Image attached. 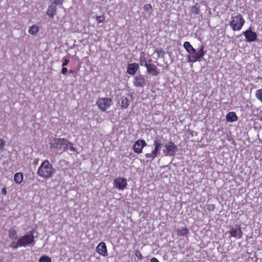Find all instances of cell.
Here are the masks:
<instances>
[{"label":"cell","mask_w":262,"mask_h":262,"mask_svg":"<svg viewBox=\"0 0 262 262\" xmlns=\"http://www.w3.org/2000/svg\"><path fill=\"white\" fill-rule=\"evenodd\" d=\"M49 145L50 150L62 151V153L68 151L73 152H79L77 148L74 146V144L65 138L54 137L50 141Z\"/></svg>","instance_id":"1"},{"label":"cell","mask_w":262,"mask_h":262,"mask_svg":"<svg viewBox=\"0 0 262 262\" xmlns=\"http://www.w3.org/2000/svg\"><path fill=\"white\" fill-rule=\"evenodd\" d=\"M69 63V59L68 58H65L62 62V67H65L66 66H67Z\"/></svg>","instance_id":"33"},{"label":"cell","mask_w":262,"mask_h":262,"mask_svg":"<svg viewBox=\"0 0 262 262\" xmlns=\"http://www.w3.org/2000/svg\"><path fill=\"white\" fill-rule=\"evenodd\" d=\"M14 180L15 183L16 184L19 185L22 183L24 180V174L22 172H17L15 174L14 176Z\"/></svg>","instance_id":"21"},{"label":"cell","mask_w":262,"mask_h":262,"mask_svg":"<svg viewBox=\"0 0 262 262\" xmlns=\"http://www.w3.org/2000/svg\"><path fill=\"white\" fill-rule=\"evenodd\" d=\"M255 96L259 101L262 102V88L258 89L256 91V93H255Z\"/></svg>","instance_id":"30"},{"label":"cell","mask_w":262,"mask_h":262,"mask_svg":"<svg viewBox=\"0 0 262 262\" xmlns=\"http://www.w3.org/2000/svg\"><path fill=\"white\" fill-rule=\"evenodd\" d=\"M245 22L243 15L238 13L231 17L229 22V26L232 30L237 32L240 31L242 29Z\"/></svg>","instance_id":"6"},{"label":"cell","mask_w":262,"mask_h":262,"mask_svg":"<svg viewBox=\"0 0 262 262\" xmlns=\"http://www.w3.org/2000/svg\"><path fill=\"white\" fill-rule=\"evenodd\" d=\"M1 193L4 195H6L7 194V189L5 187H3L1 188Z\"/></svg>","instance_id":"36"},{"label":"cell","mask_w":262,"mask_h":262,"mask_svg":"<svg viewBox=\"0 0 262 262\" xmlns=\"http://www.w3.org/2000/svg\"><path fill=\"white\" fill-rule=\"evenodd\" d=\"M215 208V206L213 204H209L207 206V209L210 212L213 211Z\"/></svg>","instance_id":"34"},{"label":"cell","mask_w":262,"mask_h":262,"mask_svg":"<svg viewBox=\"0 0 262 262\" xmlns=\"http://www.w3.org/2000/svg\"><path fill=\"white\" fill-rule=\"evenodd\" d=\"M40 28L37 24H33L28 29V33L31 36H36L39 33Z\"/></svg>","instance_id":"22"},{"label":"cell","mask_w":262,"mask_h":262,"mask_svg":"<svg viewBox=\"0 0 262 262\" xmlns=\"http://www.w3.org/2000/svg\"><path fill=\"white\" fill-rule=\"evenodd\" d=\"M238 119V116H237V114L234 112H233V111L227 113L226 116V122L230 123L236 122Z\"/></svg>","instance_id":"20"},{"label":"cell","mask_w":262,"mask_h":262,"mask_svg":"<svg viewBox=\"0 0 262 262\" xmlns=\"http://www.w3.org/2000/svg\"><path fill=\"white\" fill-rule=\"evenodd\" d=\"M135 256H136L139 260L141 261L143 259V258H144L143 255H142V253H141V252L139 250L137 249V250H135Z\"/></svg>","instance_id":"31"},{"label":"cell","mask_w":262,"mask_h":262,"mask_svg":"<svg viewBox=\"0 0 262 262\" xmlns=\"http://www.w3.org/2000/svg\"><path fill=\"white\" fill-rule=\"evenodd\" d=\"M113 99L111 97H99L97 99L96 105L103 112H106L112 105Z\"/></svg>","instance_id":"7"},{"label":"cell","mask_w":262,"mask_h":262,"mask_svg":"<svg viewBox=\"0 0 262 262\" xmlns=\"http://www.w3.org/2000/svg\"><path fill=\"white\" fill-rule=\"evenodd\" d=\"M150 262H160L158 260L156 259V258H152L151 260H150Z\"/></svg>","instance_id":"38"},{"label":"cell","mask_w":262,"mask_h":262,"mask_svg":"<svg viewBox=\"0 0 262 262\" xmlns=\"http://www.w3.org/2000/svg\"><path fill=\"white\" fill-rule=\"evenodd\" d=\"M144 11L147 13H152L154 11L153 7L151 4H145L144 6Z\"/></svg>","instance_id":"28"},{"label":"cell","mask_w":262,"mask_h":262,"mask_svg":"<svg viewBox=\"0 0 262 262\" xmlns=\"http://www.w3.org/2000/svg\"><path fill=\"white\" fill-rule=\"evenodd\" d=\"M6 145V141L3 138H1V144H0V149L1 151L2 152L3 150L4 149Z\"/></svg>","instance_id":"32"},{"label":"cell","mask_w":262,"mask_h":262,"mask_svg":"<svg viewBox=\"0 0 262 262\" xmlns=\"http://www.w3.org/2000/svg\"><path fill=\"white\" fill-rule=\"evenodd\" d=\"M133 83L135 87L139 88H144L146 84L145 77L141 74H139L138 75L136 76L134 78Z\"/></svg>","instance_id":"16"},{"label":"cell","mask_w":262,"mask_h":262,"mask_svg":"<svg viewBox=\"0 0 262 262\" xmlns=\"http://www.w3.org/2000/svg\"><path fill=\"white\" fill-rule=\"evenodd\" d=\"M95 20L97 21V24H101L105 22V16L104 14L101 15H98L95 16Z\"/></svg>","instance_id":"27"},{"label":"cell","mask_w":262,"mask_h":262,"mask_svg":"<svg viewBox=\"0 0 262 262\" xmlns=\"http://www.w3.org/2000/svg\"><path fill=\"white\" fill-rule=\"evenodd\" d=\"M40 161V159L39 158H37L35 159L34 160H33V164L34 165V166L37 165L39 164V162Z\"/></svg>","instance_id":"37"},{"label":"cell","mask_w":262,"mask_h":262,"mask_svg":"<svg viewBox=\"0 0 262 262\" xmlns=\"http://www.w3.org/2000/svg\"><path fill=\"white\" fill-rule=\"evenodd\" d=\"M140 65L147 69V72L150 75L157 76L161 73L158 67L154 64L152 58L146 52H142L139 58Z\"/></svg>","instance_id":"3"},{"label":"cell","mask_w":262,"mask_h":262,"mask_svg":"<svg viewBox=\"0 0 262 262\" xmlns=\"http://www.w3.org/2000/svg\"><path fill=\"white\" fill-rule=\"evenodd\" d=\"M178 147L174 142L170 141L165 144L163 148V153L165 156L173 157L176 155Z\"/></svg>","instance_id":"8"},{"label":"cell","mask_w":262,"mask_h":262,"mask_svg":"<svg viewBox=\"0 0 262 262\" xmlns=\"http://www.w3.org/2000/svg\"><path fill=\"white\" fill-rule=\"evenodd\" d=\"M243 33L247 42L252 43L258 40V34L256 31H253L251 26H250L245 31H243Z\"/></svg>","instance_id":"11"},{"label":"cell","mask_w":262,"mask_h":262,"mask_svg":"<svg viewBox=\"0 0 262 262\" xmlns=\"http://www.w3.org/2000/svg\"><path fill=\"white\" fill-rule=\"evenodd\" d=\"M39 262H52V260L50 257L47 255H43L41 256L39 260Z\"/></svg>","instance_id":"29"},{"label":"cell","mask_w":262,"mask_h":262,"mask_svg":"<svg viewBox=\"0 0 262 262\" xmlns=\"http://www.w3.org/2000/svg\"><path fill=\"white\" fill-rule=\"evenodd\" d=\"M55 169L48 159L44 160L37 169V174L39 177L45 179L52 178L55 173Z\"/></svg>","instance_id":"4"},{"label":"cell","mask_w":262,"mask_h":262,"mask_svg":"<svg viewBox=\"0 0 262 262\" xmlns=\"http://www.w3.org/2000/svg\"><path fill=\"white\" fill-rule=\"evenodd\" d=\"M140 66V64L138 62H133L130 63L127 65V72L130 75H135L139 70Z\"/></svg>","instance_id":"17"},{"label":"cell","mask_w":262,"mask_h":262,"mask_svg":"<svg viewBox=\"0 0 262 262\" xmlns=\"http://www.w3.org/2000/svg\"><path fill=\"white\" fill-rule=\"evenodd\" d=\"M57 5L52 1L51 4L49 5L46 12V15L50 19H54V17L56 15L57 11Z\"/></svg>","instance_id":"18"},{"label":"cell","mask_w":262,"mask_h":262,"mask_svg":"<svg viewBox=\"0 0 262 262\" xmlns=\"http://www.w3.org/2000/svg\"><path fill=\"white\" fill-rule=\"evenodd\" d=\"M95 251L99 256L103 257H106L108 256L107 246L105 242H101L97 245V247L95 248Z\"/></svg>","instance_id":"15"},{"label":"cell","mask_w":262,"mask_h":262,"mask_svg":"<svg viewBox=\"0 0 262 262\" xmlns=\"http://www.w3.org/2000/svg\"><path fill=\"white\" fill-rule=\"evenodd\" d=\"M176 233L179 237H187L189 234V230L187 227H181L176 230Z\"/></svg>","instance_id":"23"},{"label":"cell","mask_w":262,"mask_h":262,"mask_svg":"<svg viewBox=\"0 0 262 262\" xmlns=\"http://www.w3.org/2000/svg\"><path fill=\"white\" fill-rule=\"evenodd\" d=\"M36 232V228H33L26 234L19 237L18 240L12 242L9 245V247L13 249H16L20 247L33 246L36 243L34 235Z\"/></svg>","instance_id":"2"},{"label":"cell","mask_w":262,"mask_h":262,"mask_svg":"<svg viewBox=\"0 0 262 262\" xmlns=\"http://www.w3.org/2000/svg\"><path fill=\"white\" fill-rule=\"evenodd\" d=\"M228 233L230 234V237L234 238L236 239H240L243 237V233L241 225L237 224L234 226H230Z\"/></svg>","instance_id":"9"},{"label":"cell","mask_w":262,"mask_h":262,"mask_svg":"<svg viewBox=\"0 0 262 262\" xmlns=\"http://www.w3.org/2000/svg\"><path fill=\"white\" fill-rule=\"evenodd\" d=\"M162 147L161 142L158 139H156L154 142V149L151 152L148 153L145 155V156L148 158H151L152 160H154L156 157L158 155L160 152V148Z\"/></svg>","instance_id":"14"},{"label":"cell","mask_w":262,"mask_h":262,"mask_svg":"<svg viewBox=\"0 0 262 262\" xmlns=\"http://www.w3.org/2000/svg\"><path fill=\"white\" fill-rule=\"evenodd\" d=\"M127 186V179L122 177H118L115 178L113 181V187L114 188L120 191H123Z\"/></svg>","instance_id":"12"},{"label":"cell","mask_w":262,"mask_h":262,"mask_svg":"<svg viewBox=\"0 0 262 262\" xmlns=\"http://www.w3.org/2000/svg\"><path fill=\"white\" fill-rule=\"evenodd\" d=\"M147 144L144 139H138L136 141L133 145L132 148L133 151L137 154H140L143 152V150L145 147H147Z\"/></svg>","instance_id":"13"},{"label":"cell","mask_w":262,"mask_h":262,"mask_svg":"<svg viewBox=\"0 0 262 262\" xmlns=\"http://www.w3.org/2000/svg\"><path fill=\"white\" fill-rule=\"evenodd\" d=\"M206 52L204 45H201L200 47L197 48L196 52L191 54H187L186 56L187 62L190 64H194L201 61L204 58Z\"/></svg>","instance_id":"5"},{"label":"cell","mask_w":262,"mask_h":262,"mask_svg":"<svg viewBox=\"0 0 262 262\" xmlns=\"http://www.w3.org/2000/svg\"><path fill=\"white\" fill-rule=\"evenodd\" d=\"M183 47L185 49V51L188 53V54H191L196 52L197 49H195L191 45L190 41H185L184 42L183 44Z\"/></svg>","instance_id":"19"},{"label":"cell","mask_w":262,"mask_h":262,"mask_svg":"<svg viewBox=\"0 0 262 262\" xmlns=\"http://www.w3.org/2000/svg\"><path fill=\"white\" fill-rule=\"evenodd\" d=\"M191 14L196 15H200L201 13V9L200 6L198 3H197L195 5H194L191 7Z\"/></svg>","instance_id":"26"},{"label":"cell","mask_w":262,"mask_h":262,"mask_svg":"<svg viewBox=\"0 0 262 262\" xmlns=\"http://www.w3.org/2000/svg\"><path fill=\"white\" fill-rule=\"evenodd\" d=\"M8 237L9 238L13 241H15L19 238V237L17 234L16 230L15 228H11L8 230Z\"/></svg>","instance_id":"25"},{"label":"cell","mask_w":262,"mask_h":262,"mask_svg":"<svg viewBox=\"0 0 262 262\" xmlns=\"http://www.w3.org/2000/svg\"><path fill=\"white\" fill-rule=\"evenodd\" d=\"M134 100L133 93H127V95H123L120 98V107L122 109L126 110L129 108Z\"/></svg>","instance_id":"10"},{"label":"cell","mask_w":262,"mask_h":262,"mask_svg":"<svg viewBox=\"0 0 262 262\" xmlns=\"http://www.w3.org/2000/svg\"><path fill=\"white\" fill-rule=\"evenodd\" d=\"M68 71V70L66 67H62V71H61V73L63 75H65V74H67Z\"/></svg>","instance_id":"35"},{"label":"cell","mask_w":262,"mask_h":262,"mask_svg":"<svg viewBox=\"0 0 262 262\" xmlns=\"http://www.w3.org/2000/svg\"><path fill=\"white\" fill-rule=\"evenodd\" d=\"M154 54H157L158 58H164L166 55V51L162 48H158L153 52Z\"/></svg>","instance_id":"24"}]
</instances>
